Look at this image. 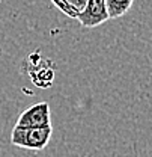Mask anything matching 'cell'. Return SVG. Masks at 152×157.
<instances>
[{
  "label": "cell",
  "mask_w": 152,
  "mask_h": 157,
  "mask_svg": "<svg viewBox=\"0 0 152 157\" xmlns=\"http://www.w3.org/2000/svg\"><path fill=\"white\" fill-rule=\"evenodd\" d=\"M53 136V127H33V128H17L14 127L11 133V144L32 151H42L47 148Z\"/></svg>",
  "instance_id": "1"
},
{
  "label": "cell",
  "mask_w": 152,
  "mask_h": 157,
  "mask_svg": "<svg viewBox=\"0 0 152 157\" xmlns=\"http://www.w3.org/2000/svg\"><path fill=\"white\" fill-rule=\"evenodd\" d=\"M51 124V112L48 103L42 101L29 106L17 119V128H33V127H44Z\"/></svg>",
  "instance_id": "2"
},
{
  "label": "cell",
  "mask_w": 152,
  "mask_h": 157,
  "mask_svg": "<svg viewBox=\"0 0 152 157\" xmlns=\"http://www.w3.org/2000/svg\"><path fill=\"white\" fill-rule=\"evenodd\" d=\"M76 20L83 27H87V29L104 24L106 21H109V15L106 11V2L104 0H87L84 9Z\"/></svg>",
  "instance_id": "3"
},
{
  "label": "cell",
  "mask_w": 152,
  "mask_h": 157,
  "mask_svg": "<svg viewBox=\"0 0 152 157\" xmlns=\"http://www.w3.org/2000/svg\"><path fill=\"white\" fill-rule=\"evenodd\" d=\"M86 2L87 0H51V3L60 12L71 18H77L81 14V11L86 6Z\"/></svg>",
  "instance_id": "4"
},
{
  "label": "cell",
  "mask_w": 152,
  "mask_h": 157,
  "mask_svg": "<svg viewBox=\"0 0 152 157\" xmlns=\"http://www.w3.org/2000/svg\"><path fill=\"white\" fill-rule=\"evenodd\" d=\"M109 20L124 17L133 6L134 0H104Z\"/></svg>",
  "instance_id": "5"
},
{
  "label": "cell",
  "mask_w": 152,
  "mask_h": 157,
  "mask_svg": "<svg viewBox=\"0 0 152 157\" xmlns=\"http://www.w3.org/2000/svg\"><path fill=\"white\" fill-rule=\"evenodd\" d=\"M45 65H47V63H45V62H42L38 68L30 70V78H33L35 76H38V74L42 76L41 80H39V83H38L39 88H50V86H51V83H53V77H54L53 70H51V68H47Z\"/></svg>",
  "instance_id": "6"
}]
</instances>
